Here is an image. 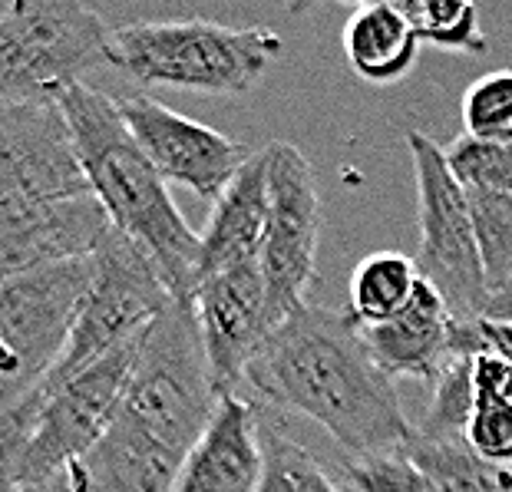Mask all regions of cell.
I'll return each mask as SVG.
<instances>
[{
  "label": "cell",
  "mask_w": 512,
  "mask_h": 492,
  "mask_svg": "<svg viewBox=\"0 0 512 492\" xmlns=\"http://www.w3.org/2000/svg\"><path fill=\"white\" fill-rule=\"evenodd\" d=\"M476 393H473V357H453L433 380V397L423 417L413 423V440L443 443L466 440V426L473 420Z\"/></svg>",
  "instance_id": "obj_21"
},
{
  "label": "cell",
  "mask_w": 512,
  "mask_h": 492,
  "mask_svg": "<svg viewBox=\"0 0 512 492\" xmlns=\"http://www.w3.org/2000/svg\"><path fill=\"white\" fill-rule=\"evenodd\" d=\"M446 162L466 189L512 195V142H476L460 136L446 149Z\"/></svg>",
  "instance_id": "obj_28"
},
{
  "label": "cell",
  "mask_w": 512,
  "mask_h": 492,
  "mask_svg": "<svg viewBox=\"0 0 512 492\" xmlns=\"http://www.w3.org/2000/svg\"><path fill=\"white\" fill-rule=\"evenodd\" d=\"M261 453H265V476L258 492H341L318 459L301 443H294L281 426L265 420H261Z\"/></svg>",
  "instance_id": "obj_24"
},
{
  "label": "cell",
  "mask_w": 512,
  "mask_h": 492,
  "mask_svg": "<svg viewBox=\"0 0 512 492\" xmlns=\"http://www.w3.org/2000/svg\"><path fill=\"white\" fill-rule=\"evenodd\" d=\"M265 476L261 420L238 393L215 403L209 426L185 453L172 492H258Z\"/></svg>",
  "instance_id": "obj_16"
},
{
  "label": "cell",
  "mask_w": 512,
  "mask_h": 492,
  "mask_svg": "<svg viewBox=\"0 0 512 492\" xmlns=\"http://www.w3.org/2000/svg\"><path fill=\"white\" fill-rule=\"evenodd\" d=\"M24 492H80V489L73 486V479L67 476V469H63V473H57L53 479H47V483H43V486L24 489Z\"/></svg>",
  "instance_id": "obj_33"
},
{
  "label": "cell",
  "mask_w": 512,
  "mask_h": 492,
  "mask_svg": "<svg viewBox=\"0 0 512 492\" xmlns=\"http://www.w3.org/2000/svg\"><path fill=\"white\" fill-rule=\"evenodd\" d=\"M271 407L308 417L351 456L403 450L413 423L347 311L304 304L285 317L245 370Z\"/></svg>",
  "instance_id": "obj_1"
},
{
  "label": "cell",
  "mask_w": 512,
  "mask_h": 492,
  "mask_svg": "<svg viewBox=\"0 0 512 492\" xmlns=\"http://www.w3.org/2000/svg\"><path fill=\"white\" fill-rule=\"evenodd\" d=\"M420 288L417 261L400 251H374L361 258L351 275V304L347 314L357 327H374L397 317Z\"/></svg>",
  "instance_id": "obj_20"
},
{
  "label": "cell",
  "mask_w": 512,
  "mask_h": 492,
  "mask_svg": "<svg viewBox=\"0 0 512 492\" xmlns=\"http://www.w3.org/2000/svg\"><path fill=\"white\" fill-rule=\"evenodd\" d=\"M90 258V291L80 304V314H76V324L60 360L40 380L43 387L63 384V380L76 377L100 357L116 351L119 344L133 341L156 321L169 301H176L166 281H162L156 261L136 242H129L123 232H116L113 225Z\"/></svg>",
  "instance_id": "obj_7"
},
{
  "label": "cell",
  "mask_w": 512,
  "mask_h": 492,
  "mask_svg": "<svg viewBox=\"0 0 512 492\" xmlns=\"http://www.w3.org/2000/svg\"><path fill=\"white\" fill-rule=\"evenodd\" d=\"M182 453L126 420H113L100 443L67 476L80 492H172Z\"/></svg>",
  "instance_id": "obj_18"
},
{
  "label": "cell",
  "mask_w": 512,
  "mask_h": 492,
  "mask_svg": "<svg viewBox=\"0 0 512 492\" xmlns=\"http://www.w3.org/2000/svg\"><path fill=\"white\" fill-rule=\"evenodd\" d=\"M43 403V387L37 384L20 400L0 407V492H20V466L34 433L37 413Z\"/></svg>",
  "instance_id": "obj_29"
},
{
  "label": "cell",
  "mask_w": 512,
  "mask_h": 492,
  "mask_svg": "<svg viewBox=\"0 0 512 492\" xmlns=\"http://www.w3.org/2000/svg\"><path fill=\"white\" fill-rule=\"evenodd\" d=\"M466 205H470L476 248L483 258L489 294H493L506 278H512V195L466 189Z\"/></svg>",
  "instance_id": "obj_25"
},
{
  "label": "cell",
  "mask_w": 512,
  "mask_h": 492,
  "mask_svg": "<svg viewBox=\"0 0 512 492\" xmlns=\"http://www.w3.org/2000/svg\"><path fill=\"white\" fill-rule=\"evenodd\" d=\"M466 443L493 466H512V400L476 403Z\"/></svg>",
  "instance_id": "obj_30"
},
{
  "label": "cell",
  "mask_w": 512,
  "mask_h": 492,
  "mask_svg": "<svg viewBox=\"0 0 512 492\" xmlns=\"http://www.w3.org/2000/svg\"><path fill=\"white\" fill-rule=\"evenodd\" d=\"M219 400L192 304L169 301L139 337L116 417L185 456Z\"/></svg>",
  "instance_id": "obj_4"
},
{
  "label": "cell",
  "mask_w": 512,
  "mask_h": 492,
  "mask_svg": "<svg viewBox=\"0 0 512 492\" xmlns=\"http://www.w3.org/2000/svg\"><path fill=\"white\" fill-rule=\"evenodd\" d=\"M361 334L374 364L390 380L410 377L433 384L453 357H476L489 351L479 321H453L450 308L423 278L407 308L384 324L361 327Z\"/></svg>",
  "instance_id": "obj_14"
},
{
  "label": "cell",
  "mask_w": 512,
  "mask_h": 492,
  "mask_svg": "<svg viewBox=\"0 0 512 492\" xmlns=\"http://www.w3.org/2000/svg\"><path fill=\"white\" fill-rule=\"evenodd\" d=\"M90 192L57 100L0 103V209Z\"/></svg>",
  "instance_id": "obj_12"
},
{
  "label": "cell",
  "mask_w": 512,
  "mask_h": 492,
  "mask_svg": "<svg viewBox=\"0 0 512 492\" xmlns=\"http://www.w3.org/2000/svg\"><path fill=\"white\" fill-rule=\"evenodd\" d=\"M331 479L341 492H437L430 476L410 459L407 446L374 456H347Z\"/></svg>",
  "instance_id": "obj_26"
},
{
  "label": "cell",
  "mask_w": 512,
  "mask_h": 492,
  "mask_svg": "<svg viewBox=\"0 0 512 492\" xmlns=\"http://www.w3.org/2000/svg\"><path fill=\"white\" fill-rule=\"evenodd\" d=\"M129 136L143 149L166 185H182L205 202H215L238 176V169L252 159L245 142L219 133V129L195 123V119L162 106L146 93L116 96Z\"/></svg>",
  "instance_id": "obj_11"
},
{
  "label": "cell",
  "mask_w": 512,
  "mask_h": 492,
  "mask_svg": "<svg viewBox=\"0 0 512 492\" xmlns=\"http://www.w3.org/2000/svg\"><path fill=\"white\" fill-rule=\"evenodd\" d=\"M473 393L476 403L512 400V364L499 354H476L473 357Z\"/></svg>",
  "instance_id": "obj_31"
},
{
  "label": "cell",
  "mask_w": 512,
  "mask_h": 492,
  "mask_svg": "<svg viewBox=\"0 0 512 492\" xmlns=\"http://www.w3.org/2000/svg\"><path fill=\"white\" fill-rule=\"evenodd\" d=\"M60 106L80 152L83 176L110 215V225L156 261L172 298L192 304L199 235L185 225L166 179L129 136L116 100L76 83L60 96Z\"/></svg>",
  "instance_id": "obj_2"
},
{
  "label": "cell",
  "mask_w": 512,
  "mask_h": 492,
  "mask_svg": "<svg viewBox=\"0 0 512 492\" xmlns=\"http://www.w3.org/2000/svg\"><path fill=\"white\" fill-rule=\"evenodd\" d=\"M192 311L219 397L235 393L248 364L278 327L258 261L195 284Z\"/></svg>",
  "instance_id": "obj_13"
},
{
  "label": "cell",
  "mask_w": 512,
  "mask_h": 492,
  "mask_svg": "<svg viewBox=\"0 0 512 492\" xmlns=\"http://www.w3.org/2000/svg\"><path fill=\"white\" fill-rule=\"evenodd\" d=\"M268 218L258 268L265 275L268 301L281 324L308 304L318 265L321 195L311 162L291 142H268Z\"/></svg>",
  "instance_id": "obj_9"
},
{
  "label": "cell",
  "mask_w": 512,
  "mask_h": 492,
  "mask_svg": "<svg viewBox=\"0 0 512 492\" xmlns=\"http://www.w3.org/2000/svg\"><path fill=\"white\" fill-rule=\"evenodd\" d=\"M90 278L93 258H73L0 284V344L17 360L24 393L60 360Z\"/></svg>",
  "instance_id": "obj_10"
},
{
  "label": "cell",
  "mask_w": 512,
  "mask_h": 492,
  "mask_svg": "<svg viewBox=\"0 0 512 492\" xmlns=\"http://www.w3.org/2000/svg\"><path fill=\"white\" fill-rule=\"evenodd\" d=\"M268 218V159L265 149L252 152V159L238 169L228 189L212 202V215L199 235V268L195 284L222 275V271L255 265L265 242Z\"/></svg>",
  "instance_id": "obj_17"
},
{
  "label": "cell",
  "mask_w": 512,
  "mask_h": 492,
  "mask_svg": "<svg viewBox=\"0 0 512 492\" xmlns=\"http://www.w3.org/2000/svg\"><path fill=\"white\" fill-rule=\"evenodd\" d=\"M113 67V30L76 0H17L0 14V103L57 100Z\"/></svg>",
  "instance_id": "obj_5"
},
{
  "label": "cell",
  "mask_w": 512,
  "mask_h": 492,
  "mask_svg": "<svg viewBox=\"0 0 512 492\" xmlns=\"http://www.w3.org/2000/svg\"><path fill=\"white\" fill-rule=\"evenodd\" d=\"M479 327H483L489 354H499V357L512 364V327L509 324H493V321H479Z\"/></svg>",
  "instance_id": "obj_32"
},
{
  "label": "cell",
  "mask_w": 512,
  "mask_h": 492,
  "mask_svg": "<svg viewBox=\"0 0 512 492\" xmlns=\"http://www.w3.org/2000/svg\"><path fill=\"white\" fill-rule=\"evenodd\" d=\"M407 453L430 476L437 492H496L499 466L486 463L466 440H410Z\"/></svg>",
  "instance_id": "obj_22"
},
{
  "label": "cell",
  "mask_w": 512,
  "mask_h": 492,
  "mask_svg": "<svg viewBox=\"0 0 512 492\" xmlns=\"http://www.w3.org/2000/svg\"><path fill=\"white\" fill-rule=\"evenodd\" d=\"M463 129L476 142H512V70L483 73L466 86Z\"/></svg>",
  "instance_id": "obj_27"
},
{
  "label": "cell",
  "mask_w": 512,
  "mask_h": 492,
  "mask_svg": "<svg viewBox=\"0 0 512 492\" xmlns=\"http://www.w3.org/2000/svg\"><path fill=\"white\" fill-rule=\"evenodd\" d=\"M496 492H512V466H499Z\"/></svg>",
  "instance_id": "obj_34"
},
{
  "label": "cell",
  "mask_w": 512,
  "mask_h": 492,
  "mask_svg": "<svg viewBox=\"0 0 512 492\" xmlns=\"http://www.w3.org/2000/svg\"><path fill=\"white\" fill-rule=\"evenodd\" d=\"M143 337V334H139ZM139 337L119 344L116 351L80 370L57 387H43V403L30 433L24 466H20V492L43 486L63 473L70 463L93 450L116 420L123 387L133 367Z\"/></svg>",
  "instance_id": "obj_8"
},
{
  "label": "cell",
  "mask_w": 512,
  "mask_h": 492,
  "mask_svg": "<svg viewBox=\"0 0 512 492\" xmlns=\"http://www.w3.org/2000/svg\"><path fill=\"white\" fill-rule=\"evenodd\" d=\"M344 57L361 80L400 83L420 57V37L397 4H361L344 24Z\"/></svg>",
  "instance_id": "obj_19"
},
{
  "label": "cell",
  "mask_w": 512,
  "mask_h": 492,
  "mask_svg": "<svg viewBox=\"0 0 512 492\" xmlns=\"http://www.w3.org/2000/svg\"><path fill=\"white\" fill-rule=\"evenodd\" d=\"M400 14L417 30L420 43L440 50L486 53V37L479 30V10L463 0H400Z\"/></svg>",
  "instance_id": "obj_23"
},
{
  "label": "cell",
  "mask_w": 512,
  "mask_h": 492,
  "mask_svg": "<svg viewBox=\"0 0 512 492\" xmlns=\"http://www.w3.org/2000/svg\"><path fill=\"white\" fill-rule=\"evenodd\" d=\"M281 53L285 37L275 30L215 20H136L113 30V70L146 86L212 96L252 93Z\"/></svg>",
  "instance_id": "obj_3"
},
{
  "label": "cell",
  "mask_w": 512,
  "mask_h": 492,
  "mask_svg": "<svg viewBox=\"0 0 512 492\" xmlns=\"http://www.w3.org/2000/svg\"><path fill=\"white\" fill-rule=\"evenodd\" d=\"M106 232L110 215L93 192L0 209V284L60 261L90 258Z\"/></svg>",
  "instance_id": "obj_15"
},
{
  "label": "cell",
  "mask_w": 512,
  "mask_h": 492,
  "mask_svg": "<svg viewBox=\"0 0 512 492\" xmlns=\"http://www.w3.org/2000/svg\"><path fill=\"white\" fill-rule=\"evenodd\" d=\"M407 149L417 179V222H420V278L440 294L453 321H483L489 304V284L463 182L453 176L446 149L430 136L407 133Z\"/></svg>",
  "instance_id": "obj_6"
}]
</instances>
